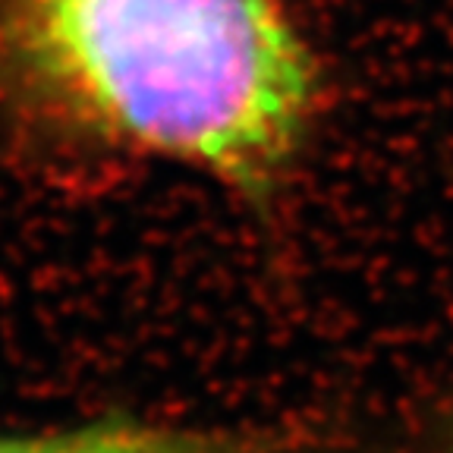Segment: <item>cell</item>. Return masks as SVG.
Segmentation results:
<instances>
[{
  "label": "cell",
  "instance_id": "3",
  "mask_svg": "<svg viewBox=\"0 0 453 453\" xmlns=\"http://www.w3.org/2000/svg\"><path fill=\"white\" fill-rule=\"evenodd\" d=\"M447 453H453V438H450V447H447Z\"/></svg>",
  "mask_w": 453,
  "mask_h": 453
},
{
  "label": "cell",
  "instance_id": "1",
  "mask_svg": "<svg viewBox=\"0 0 453 453\" xmlns=\"http://www.w3.org/2000/svg\"><path fill=\"white\" fill-rule=\"evenodd\" d=\"M0 48L79 127L246 189L290 164L315 107L277 0H0Z\"/></svg>",
  "mask_w": 453,
  "mask_h": 453
},
{
  "label": "cell",
  "instance_id": "2",
  "mask_svg": "<svg viewBox=\"0 0 453 453\" xmlns=\"http://www.w3.org/2000/svg\"><path fill=\"white\" fill-rule=\"evenodd\" d=\"M0 453H296V444L271 432H198L123 422L60 434L0 438Z\"/></svg>",
  "mask_w": 453,
  "mask_h": 453
}]
</instances>
